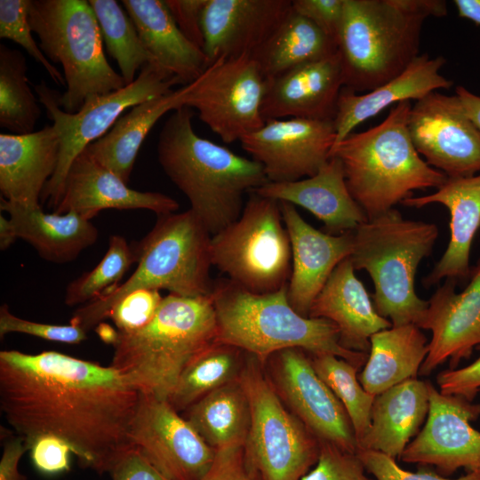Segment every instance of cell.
I'll return each instance as SVG.
<instances>
[{"label": "cell", "mask_w": 480, "mask_h": 480, "mask_svg": "<svg viewBox=\"0 0 480 480\" xmlns=\"http://www.w3.org/2000/svg\"><path fill=\"white\" fill-rule=\"evenodd\" d=\"M140 399L111 365L57 351L0 352V409L28 449L54 436L81 467L109 473L132 449L131 424Z\"/></svg>", "instance_id": "obj_1"}, {"label": "cell", "mask_w": 480, "mask_h": 480, "mask_svg": "<svg viewBox=\"0 0 480 480\" xmlns=\"http://www.w3.org/2000/svg\"><path fill=\"white\" fill-rule=\"evenodd\" d=\"M193 116L186 106L172 112L158 137L157 159L213 236L240 217L244 196L268 180L258 162L199 136Z\"/></svg>", "instance_id": "obj_2"}, {"label": "cell", "mask_w": 480, "mask_h": 480, "mask_svg": "<svg viewBox=\"0 0 480 480\" xmlns=\"http://www.w3.org/2000/svg\"><path fill=\"white\" fill-rule=\"evenodd\" d=\"M447 14L444 0H344L337 40L343 88L367 92L420 54L423 24Z\"/></svg>", "instance_id": "obj_3"}, {"label": "cell", "mask_w": 480, "mask_h": 480, "mask_svg": "<svg viewBox=\"0 0 480 480\" xmlns=\"http://www.w3.org/2000/svg\"><path fill=\"white\" fill-rule=\"evenodd\" d=\"M217 320L216 341L236 347L262 365L276 353L300 348L312 356L333 355L361 368L368 354L343 348L330 320L306 317L290 304L287 286L253 293L228 278L213 282L211 293Z\"/></svg>", "instance_id": "obj_4"}, {"label": "cell", "mask_w": 480, "mask_h": 480, "mask_svg": "<svg viewBox=\"0 0 480 480\" xmlns=\"http://www.w3.org/2000/svg\"><path fill=\"white\" fill-rule=\"evenodd\" d=\"M216 338L211 295L169 293L148 324L118 332L110 365L140 393L168 400L186 367Z\"/></svg>", "instance_id": "obj_5"}, {"label": "cell", "mask_w": 480, "mask_h": 480, "mask_svg": "<svg viewBox=\"0 0 480 480\" xmlns=\"http://www.w3.org/2000/svg\"><path fill=\"white\" fill-rule=\"evenodd\" d=\"M411 108L410 100L397 103L380 124L351 132L330 152L341 162L347 187L368 220L395 208L415 190L437 189L448 178L415 149L407 127Z\"/></svg>", "instance_id": "obj_6"}, {"label": "cell", "mask_w": 480, "mask_h": 480, "mask_svg": "<svg viewBox=\"0 0 480 480\" xmlns=\"http://www.w3.org/2000/svg\"><path fill=\"white\" fill-rule=\"evenodd\" d=\"M212 234L190 209L160 215L132 249L136 269L123 284L78 308L70 324L86 332L108 317L115 305L132 292L167 290L183 297L211 295Z\"/></svg>", "instance_id": "obj_7"}, {"label": "cell", "mask_w": 480, "mask_h": 480, "mask_svg": "<svg viewBox=\"0 0 480 480\" xmlns=\"http://www.w3.org/2000/svg\"><path fill=\"white\" fill-rule=\"evenodd\" d=\"M354 234L349 256L356 270L371 276L373 305L392 326L418 324L428 301L415 292V276L421 260L429 256L438 237L436 224L404 219L393 208L360 224Z\"/></svg>", "instance_id": "obj_8"}, {"label": "cell", "mask_w": 480, "mask_h": 480, "mask_svg": "<svg viewBox=\"0 0 480 480\" xmlns=\"http://www.w3.org/2000/svg\"><path fill=\"white\" fill-rule=\"evenodd\" d=\"M28 20L48 60L61 65L66 91L61 108L76 113L84 103L126 84L108 63L94 12L86 0H30Z\"/></svg>", "instance_id": "obj_9"}, {"label": "cell", "mask_w": 480, "mask_h": 480, "mask_svg": "<svg viewBox=\"0 0 480 480\" xmlns=\"http://www.w3.org/2000/svg\"><path fill=\"white\" fill-rule=\"evenodd\" d=\"M247 355L238 378L251 414L246 463L258 480H300L317 462L320 441L285 408L262 364Z\"/></svg>", "instance_id": "obj_10"}, {"label": "cell", "mask_w": 480, "mask_h": 480, "mask_svg": "<svg viewBox=\"0 0 480 480\" xmlns=\"http://www.w3.org/2000/svg\"><path fill=\"white\" fill-rule=\"evenodd\" d=\"M212 266L253 293L287 286L292 247L278 201L250 192L240 217L212 236Z\"/></svg>", "instance_id": "obj_11"}, {"label": "cell", "mask_w": 480, "mask_h": 480, "mask_svg": "<svg viewBox=\"0 0 480 480\" xmlns=\"http://www.w3.org/2000/svg\"><path fill=\"white\" fill-rule=\"evenodd\" d=\"M180 79L157 63L146 65L136 79L120 90L87 100L76 113L60 106V92L44 81L35 85L39 102L60 135V155L56 171L46 184L41 203L53 210L59 205L65 179L73 161L85 148L104 136L123 113L148 100L170 92Z\"/></svg>", "instance_id": "obj_12"}, {"label": "cell", "mask_w": 480, "mask_h": 480, "mask_svg": "<svg viewBox=\"0 0 480 480\" xmlns=\"http://www.w3.org/2000/svg\"><path fill=\"white\" fill-rule=\"evenodd\" d=\"M185 106L223 142L240 140L261 128L266 78L251 55L220 57L188 84Z\"/></svg>", "instance_id": "obj_13"}, {"label": "cell", "mask_w": 480, "mask_h": 480, "mask_svg": "<svg viewBox=\"0 0 480 480\" xmlns=\"http://www.w3.org/2000/svg\"><path fill=\"white\" fill-rule=\"evenodd\" d=\"M129 439L168 480H200L216 451L167 400L140 393Z\"/></svg>", "instance_id": "obj_14"}, {"label": "cell", "mask_w": 480, "mask_h": 480, "mask_svg": "<svg viewBox=\"0 0 480 480\" xmlns=\"http://www.w3.org/2000/svg\"><path fill=\"white\" fill-rule=\"evenodd\" d=\"M407 127L419 155L447 177H470L480 172V132L456 94L433 92L417 100Z\"/></svg>", "instance_id": "obj_15"}, {"label": "cell", "mask_w": 480, "mask_h": 480, "mask_svg": "<svg viewBox=\"0 0 480 480\" xmlns=\"http://www.w3.org/2000/svg\"><path fill=\"white\" fill-rule=\"evenodd\" d=\"M306 353L287 348L269 358L276 391L319 441L356 453V435L346 409L317 375Z\"/></svg>", "instance_id": "obj_16"}, {"label": "cell", "mask_w": 480, "mask_h": 480, "mask_svg": "<svg viewBox=\"0 0 480 480\" xmlns=\"http://www.w3.org/2000/svg\"><path fill=\"white\" fill-rule=\"evenodd\" d=\"M427 421L400 459L406 463L434 466L441 476L459 468L480 472V432L470 422L480 417V404L444 395L428 384Z\"/></svg>", "instance_id": "obj_17"}, {"label": "cell", "mask_w": 480, "mask_h": 480, "mask_svg": "<svg viewBox=\"0 0 480 480\" xmlns=\"http://www.w3.org/2000/svg\"><path fill=\"white\" fill-rule=\"evenodd\" d=\"M335 140L333 120L287 118L268 120L239 141L268 182H292L316 175Z\"/></svg>", "instance_id": "obj_18"}, {"label": "cell", "mask_w": 480, "mask_h": 480, "mask_svg": "<svg viewBox=\"0 0 480 480\" xmlns=\"http://www.w3.org/2000/svg\"><path fill=\"white\" fill-rule=\"evenodd\" d=\"M457 284L445 279L428 300L427 310L417 325L432 332L419 375H429L446 360L450 369H456L480 346V260L471 268L469 282L460 293L455 290Z\"/></svg>", "instance_id": "obj_19"}, {"label": "cell", "mask_w": 480, "mask_h": 480, "mask_svg": "<svg viewBox=\"0 0 480 480\" xmlns=\"http://www.w3.org/2000/svg\"><path fill=\"white\" fill-rule=\"evenodd\" d=\"M292 11V0H207L202 27L208 63L252 56Z\"/></svg>", "instance_id": "obj_20"}, {"label": "cell", "mask_w": 480, "mask_h": 480, "mask_svg": "<svg viewBox=\"0 0 480 480\" xmlns=\"http://www.w3.org/2000/svg\"><path fill=\"white\" fill-rule=\"evenodd\" d=\"M292 247V272L287 284L291 306L301 316L309 310L335 268L353 251L354 234L330 235L316 229L295 206L279 202Z\"/></svg>", "instance_id": "obj_21"}, {"label": "cell", "mask_w": 480, "mask_h": 480, "mask_svg": "<svg viewBox=\"0 0 480 480\" xmlns=\"http://www.w3.org/2000/svg\"><path fill=\"white\" fill-rule=\"evenodd\" d=\"M343 77L339 53L266 79L261 115L266 121L333 120Z\"/></svg>", "instance_id": "obj_22"}, {"label": "cell", "mask_w": 480, "mask_h": 480, "mask_svg": "<svg viewBox=\"0 0 480 480\" xmlns=\"http://www.w3.org/2000/svg\"><path fill=\"white\" fill-rule=\"evenodd\" d=\"M107 209H145L160 216L176 212L179 203L163 193L130 188L84 150L68 169L61 200L53 212H75L91 220Z\"/></svg>", "instance_id": "obj_23"}, {"label": "cell", "mask_w": 480, "mask_h": 480, "mask_svg": "<svg viewBox=\"0 0 480 480\" xmlns=\"http://www.w3.org/2000/svg\"><path fill=\"white\" fill-rule=\"evenodd\" d=\"M431 204H441L450 212V241L443 256L434 268L422 278V284L429 288L442 279L457 283L469 279V256L472 241L480 227V174L470 177H448L434 193L412 196L402 204L422 208Z\"/></svg>", "instance_id": "obj_24"}, {"label": "cell", "mask_w": 480, "mask_h": 480, "mask_svg": "<svg viewBox=\"0 0 480 480\" xmlns=\"http://www.w3.org/2000/svg\"><path fill=\"white\" fill-rule=\"evenodd\" d=\"M252 192L306 209L324 223V232L330 235L353 232L368 220L352 197L342 164L336 157H330L312 177L292 182H267Z\"/></svg>", "instance_id": "obj_25"}, {"label": "cell", "mask_w": 480, "mask_h": 480, "mask_svg": "<svg viewBox=\"0 0 480 480\" xmlns=\"http://www.w3.org/2000/svg\"><path fill=\"white\" fill-rule=\"evenodd\" d=\"M355 270L349 257L343 260L316 297L308 316L330 320L343 348L368 354L371 337L392 324L378 314Z\"/></svg>", "instance_id": "obj_26"}, {"label": "cell", "mask_w": 480, "mask_h": 480, "mask_svg": "<svg viewBox=\"0 0 480 480\" xmlns=\"http://www.w3.org/2000/svg\"><path fill=\"white\" fill-rule=\"evenodd\" d=\"M60 145L53 124L26 134L1 133V197L28 206L41 205L42 194L58 165Z\"/></svg>", "instance_id": "obj_27"}, {"label": "cell", "mask_w": 480, "mask_h": 480, "mask_svg": "<svg viewBox=\"0 0 480 480\" xmlns=\"http://www.w3.org/2000/svg\"><path fill=\"white\" fill-rule=\"evenodd\" d=\"M445 62L443 56L430 58L428 53H422L399 76L370 92L356 94L343 88L333 119L335 144L353 132L360 124L392 104L417 101L439 89H449L453 82L440 73Z\"/></svg>", "instance_id": "obj_28"}, {"label": "cell", "mask_w": 480, "mask_h": 480, "mask_svg": "<svg viewBox=\"0 0 480 480\" xmlns=\"http://www.w3.org/2000/svg\"><path fill=\"white\" fill-rule=\"evenodd\" d=\"M428 384L409 379L376 396L371 427L359 442L357 452L371 450L395 460L400 458L428 416Z\"/></svg>", "instance_id": "obj_29"}, {"label": "cell", "mask_w": 480, "mask_h": 480, "mask_svg": "<svg viewBox=\"0 0 480 480\" xmlns=\"http://www.w3.org/2000/svg\"><path fill=\"white\" fill-rule=\"evenodd\" d=\"M0 209L8 214L18 237L30 244L47 261H72L98 240L97 228L75 212L48 213L41 205H24L3 197Z\"/></svg>", "instance_id": "obj_30"}, {"label": "cell", "mask_w": 480, "mask_h": 480, "mask_svg": "<svg viewBox=\"0 0 480 480\" xmlns=\"http://www.w3.org/2000/svg\"><path fill=\"white\" fill-rule=\"evenodd\" d=\"M139 36L156 62L183 85L198 78L209 65L204 51L177 26L164 0H123Z\"/></svg>", "instance_id": "obj_31"}, {"label": "cell", "mask_w": 480, "mask_h": 480, "mask_svg": "<svg viewBox=\"0 0 480 480\" xmlns=\"http://www.w3.org/2000/svg\"><path fill=\"white\" fill-rule=\"evenodd\" d=\"M189 84L143 101L122 115L101 138L85 148L100 164L128 184L133 165L150 130L167 112L185 106Z\"/></svg>", "instance_id": "obj_32"}, {"label": "cell", "mask_w": 480, "mask_h": 480, "mask_svg": "<svg viewBox=\"0 0 480 480\" xmlns=\"http://www.w3.org/2000/svg\"><path fill=\"white\" fill-rule=\"evenodd\" d=\"M368 359L358 380L378 396L406 380L417 378L428 352V341L413 324L391 326L371 337Z\"/></svg>", "instance_id": "obj_33"}, {"label": "cell", "mask_w": 480, "mask_h": 480, "mask_svg": "<svg viewBox=\"0 0 480 480\" xmlns=\"http://www.w3.org/2000/svg\"><path fill=\"white\" fill-rule=\"evenodd\" d=\"M338 52L337 44L307 18L292 11L252 55L266 79Z\"/></svg>", "instance_id": "obj_34"}, {"label": "cell", "mask_w": 480, "mask_h": 480, "mask_svg": "<svg viewBox=\"0 0 480 480\" xmlns=\"http://www.w3.org/2000/svg\"><path fill=\"white\" fill-rule=\"evenodd\" d=\"M184 412V418L215 451L244 444L251 414L239 379L210 392Z\"/></svg>", "instance_id": "obj_35"}, {"label": "cell", "mask_w": 480, "mask_h": 480, "mask_svg": "<svg viewBox=\"0 0 480 480\" xmlns=\"http://www.w3.org/2000/svg\"><path fill=\"white\" fill-rule=\"evenodd\" d=\"M243 353L236 347L215 340L186 367L167 401L180 412L210 392L237 380L244 365Z\"/></svg>", "instance_id": "obj_36"}, {"label": "cell", "mask_w": 480, "mask_h": 480, "mask_svg": "<svg viewBox=\"0 0 480 480\" xmlns=\"http://www.w3.org/2000/svg\"><path fill=\"white\" fill-rule=\"evenodd\" d=\"M27 70L20 51L0 45V126L13 134L33 132L41 116Z\"/></svg>", "instance_id": "obj_37"}, {"label": "cell", "mask_w": 480, "mask_h": 480, "mask_svg": "<svg viewBox=\"0 0 480 480\" xmlns=\"http://www.w3.org/2000/svg\"><path fill=\"white\" fill-rule=\"evenodd\" d=\"M98 20L107 50L117 62L125 84L146 65L157 63L143 44L137 28L121 5L115 0H89ZM158 64V63H157Z\"/></svg>", "instance_id": "obj_38"}, {"label": "cell", "mask_w": 480, "mask_h": 480, "mask_svg": "<svg viewBox=\"0 0 480 480\" xmlns=\"http://www.w3.org/2000/svg\"><path fill=\"white\" fill-rule=\"evenodd\" d=\"M312 365L317 375L343 404L351 420L357 446L367 434L372 422L375 396L361 385L358 368L333 355L312 356Z\"/></svg>", "instance_id": "obj_39"}, {"label": "cell", "mask_w": 480, "mask_h": 480, "mask_svg": "<svg viewBox=\"0 0 480 480\" xmlns=\"http://www.w3.org/2000/svg\"><path fill=\"white\" fill-rule=\"evenodd\" d=\"M136 262L133 249L118 235L109 237L108 250L101 260L90 271L69 283L65 292V304L85 305L117 286Z\"/></svg>", "instance_id": "obj_40"}, {"label": "cell", "mask_w": 480, "mask_h": 480, "mask_svg": "<svg viewBox=\"0 0 480 480\" xmlns=\"http://www.w3.org/2000/svg\"><path fill=\"white\" fill-rule=\"evenodd\" d=\"M29 3L30 0H0V37L20 44L43 66L56 84L66 86L64 76L49 61L32 36Z\"/></svg>", "instance_id": "obj_41"}, {"label": "cell", "mask_w": 480, "mask_h": 480, "mask_svg": "<svg viewBox=\"0 0 480 480\" xmlns=\"http://www.w3.org/2000/svg\"><path fill=\"white\" fill-rule=\"evenodd\" d=\"M369 475L356 453L320 441L317 462L300 480H375Z\"/></svg>", "instance_id": "obj_42"}, {"label": "cell", "mask_w": 480, "mask_h": 480, "mask_svg": "<svg viewBox=\"0 0 480 480\" xmlns=\"http://www.w3.org/2000/svg\"><path fill=\"white\" fill-rule=\"evenodd\" d=\"M8 333H23L45 340L79 344L87 339V332L77 325L37 323L13 315L6 304L0 307V337Z\"/></svg>", "instance_id": "obj_43"}, {"label": "cell", "mask_w": 480, "mask_h": 480, "mask_svg": "<svg viewBox=\"0 0 480 480\" xmlns=\"http://www.w3.org/2000/svg\"><path fill=\"white\" fill-rule=\"evenodd\" d=\"M163 298L159 291L139 290L123 298L111 309L112 319L118 332H130L144 326L156 313Z\"/></svg>", "instance_id": "obj_44"}, {"label": "cell", "mask_w": 480, "mask_h": 480, "mask_svg": "<svg viewBox=\"0 0 480 480\" xmlns=\"http://www.w3.org/2000/svg\"><path fill=\"white\" fill-rule=\"evenodd\" d=\"M366 471L375 480H480V472H467L466 475L450 479L432 471L411 472L401 468L396 460L376 451L363 450L356 452Z\"/></svg>", "instance_id": "obj_45"}, {"label": "cell", "mask_w": 480, "mask_h": 480, "mask_svg": "<svg viewBox=\"0 0 480 480\" xmlns=\"http://www.w3.org/2000/svg\"><path fill=\"white\" fill-rule=\"evenodd\" d=\"M292 11L307 18L337 44L344 0H292Z\"/></svg>", "instance_id": "obj_46"}, {"label": "cell", "mask_w": 480, "mask_h": 480, "mask_svg": "<svg viewBox=\"0 0 480 480\" xmlns=\"http://www.w3.org/2000/svg\"><path fill=\"white\" fill-rule=\"evenodd\" d=\"M34 466L46 475H56L70 468L68 444L54 436H42L36 438L29 447Z\"/></svg>", "instance_id": "obj_47"}, {"label": "cell", "mask_w": 480, "mask_h": 480, "mask_svg": "<svg viewBox=\"0 0 480 480\" xmlns=\"http://www.w3.org/2000/svg\"><path fill=\"white\" fill-rule=\"evenodd\" d=\"M476 348L480 350V346ZM436 381L442 394L461 396L472 402L480 391V356L465 367L439 372Z\"/></svg>", "instance_id": "obj_48"}, {"label": "cell", "mask_w": 480, "mask_h": 480, "mask_svg": "<svg viewBox=\"0 0 480 480\" xmlns=\"http://www.w3.org/2000/svg\"><path fill=\"white\" fill-rule=\"evenodd\" d=\"M200 480H258L249 468L244 445L216 451L214 460Z\"/></svg>", "instance_id": "obj_49"}, {"label": "cell", "mask_w": 480, "mask_h": 480, "mask_svg": "<svg viewBox=\"0 0 480 480\" xmlns=\"http://www.w3.org/2000/svg\"><path fill=\"white\" fill-rule=\"evenodd\" d=\"M182 34L196 46L204 48L202 14L207 0H164Z\"/></svg>", "instance_id": "obj_50"}, {"label": "cell", "mask_w": 480, "mask_h": 480, "mask_svg": "<svg viewBox=\"0 0 480 480\" xmlns=\"http://www.w3.org/2000/svg\"><path fill=\"white\" fill-rule=\"evenodd\" d=\"M109 474L113 480H168L135 448L124 454Z\"/></svg>", "instance_id": "obj_51"}, {"label": "cell", "mask_w": 480, "mask_h": 480, "mask_svg": "<svg viewBox=\"0 0 480 480\" xmlns=\"http://www.w3.org/2000/svg\"><path fill=\"white\" fill-rule=\"evenodd\" d=\"M29 451L20 436H9L5 439L0 460V480H27L19 470V463L23 454Z\"/></svg>", "instance_id": "obj_52"}, {"label": "cell", "mask_w": 480, "mask_h": 480, "mask_svg": "<svg viewBox=\"0 0 480 480\" xmlns=\"http://www.w3.org/2000/svg\"><path fill=\"white\" fill-rule=\"evenodd\" d=\"M455 94L461 102L466 114L480 132V96L474 94L464 86H457Z\"/></svg>", "instance_id": "obj_53"}, {"label": "cell", "mask_w": 480, "mask_h": 480, "mask_svg": "<svg viewBox=\"0 0 480 480\" xmlns=\"http://www.w3.org/2000/svg\"><path fill=\"white\" fill-rule=\"evenodd\" d=\"M453 4L460 18L480 26V0H454Z\"/></svg>", "instance_id": "obj_54"}, {"label": "cell", "mask_w": 480, "mask_h": 480, "mask_svg": "<svg viewBox=\"0 0 480 480\" xmlns=\"http://www.w3.org/2000/svg\"><path fill=\"white\" fill-rule=\"evenodd\" d=\"M16 228L9 217L0 215V249L10 248L18 239Z\"/></svg>", "instance_id": "obj_55"}, {"label": "cell", "mask_w": 480, "mask_h": 480, "mask_svg": "<svg viewBox=\"0 0 480 480\" xmlns=\"http://www.w3.org/2000/svg\"><path fill=\"white\" fill-rule=\"evenodd\" d=\"M97 332L103 341L112 345L115 343L118 333L111 326L102 323L97 325Z\"/></svg>", "instance_id": "obj_56"}]
</instances>
